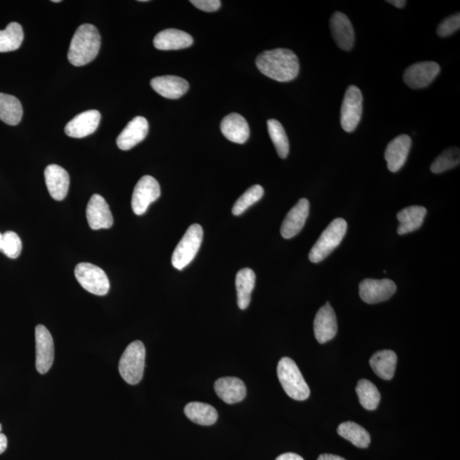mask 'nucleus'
I'll list each match as a JSON object with an SVG mask.
<instances>
[{
	"instance_id": "nucleus-1",
	"label": "nucleus",
	"mask_w": 460,
	"mask_h": 460,
	"mask_svg": "<svg viewBox=\"0 0 460 460\" xmlns=\"http://www.w3.org/2000/svg\"><path fill=\"white\" fill-rule=\"evenodd\" d=\"M257 68L265 76L280 82L295 80L300 73V61L295 52L288 49L266 51L258 55Z\"/></svg>"
},
{
	"instance_id": "nucleus-2",
	"label": "nucleus",
	"mask_w": 460,
	"mask_h": 460,
	"mask_svg": "<svg viewBox=\"0 0 460 460\" xmlns=\"http://www.w3.org/2000/svg\"><path fill=\"white\" fill-rule=\"evenodd\" d=\"M101 47V37L98 29L91 24H82L72 39L68 58L73 66L81 67L93 61Z\"/></svg>"
},
{
	"instance_id": "nucleus-3",
	"label": "nucleus",
	"mask_w": 460,
	"mask_h": 460,
	"mask_svg": "<svg viewBox=\"0 0 460 460\" xmlns=\"http://www.w3.org/2000/svg\"><path fill=\"white\" fill-rule=\"evenodd\" d=\"M277 375L280 383L288 397L296 401H305L309 398V385L307 384L300 368L291 358L280 359L277 367Z\"/></svg>"
},
{
	"instance_id": "nucleus-4",
	"label": "nucleus",
	"mask_w": 460,
	"mask_h": 460,
	"mask_svg": "<svg viewBox=\"0 0 460 460\" xmlns=\"http://www.w3.org/2000/svg\"><path fill=\"white\" fill-rule=\"evenodd\" d=\"M347 231V223L343 218H336L332 221L318 240L314 245L309 254L310 262L314 264L322 262L339 247Z\"/></svg>"
},
{
	"instance_id": "nucleus-5",
	"label": "nucleus",
	"mask_w": 460,
	"mask_h": 460,
	"mask_svg": "<svg viewBox=\"0 0 460 460\" xmlns=\"http://www.w3.org/2000/svg\"><path fill=\"white\" fill-rule=\"evenodd\" d=\"M146 350L141 341H134L127 346L119 363L122 379L135 385L142 380L145 367Z\"/></svg>"
},
{
	"instance_id": "nucleus-6",
	"label": "nucleus",
	"mask_w": 460,
	"mask_h": 460,
	"mask_svg": "<svg viewBox=\"0 0 460 460\" xmlns=\"http://www.w3.org/2000/svg\"><path fill=\"white\" fill-rule=\"evenodd\" d=\"M203 240V229L199 225H193L183 236L172 257L175 269L182 270L194 260Z\"/></svg>"
},
{
	"instance_id": "nucleus-7",
	"label": "nucleus",
	"mask_w": 460,
	"mask_h": 460,
	"mask_svg": "<svg viewBox=\"0 0 460 460\" xmlns=\"http://www.w3.org/2000/svg\"><path fill=\"white\" fill-rule=\"evenodd\" d=\"M76 277L86 291L92 295H106L111 287L106 273L99 267L90 262H81L74 270Z\"/></svg>"
},
{
	"instance_id": "nucleus-8",
	"label": "nucleus",
	"mask_w": 460,
	"mask_h": 460,
	"mask_svg": "<svg viewBox=\"0 0 460 460\" xmlns=\"http://www.w3.org/2000/svg\"><path fill=\"white\" fill-rule=\"evenodd\" d=\"M363 96L356 86H350L346 90L342 103L340 123L346 133H352L357 129L362 115Z\"/></svg>"
},
{
	"instance_id": "nucleus-9",
	"label": "nucleus",
	"mask_w": 460,
	"mask_h": 460,
	"mask_svg": "<svg viewBox=\"0 0 460 460\" xmlns=\"http://www.w3.org/2000/svg\"><path fill=\"white\" fill-rule=\"evenodd\" d=\"M160 187L155 178L151 176H144L135 186L131 207L136 215L141 216L145 213L150 205L159 199Z\"/></svg>"
},
{
	"instance_id": "nucleus-10",
	"label": "nucleus",
	"mask_w": 460,
	"mask_h": 460,
	"mask_svg": "<svg viewBox=\"0 0 460 460\" xmlns=\"http://www.w3.org/2000/svg\"><path fill=\"white\" fill-rule=\"evenodd\" d=\"M441 71L435 61H421L405 70L403 80L412 89H422L431 85Z\"/></svg>"
},
{
	"instance_id": "nucleus-11",
	"label": "nucleus",
	"mask_w": 460,
	"mask_h": 460,
	"mask_svg": "<svg viewBox=\"0 0 460 460\" xmlns=\"http://www.w3.org/2000/svg\"><path fill=\"white\" fill-rule=\"evenodd\" d=\"M359 290L365 303L374 305L391 299L397 291V285L389 279H366L361 282Z\"/></svg>"
},
{
	"instance_id": "nucleus-12",
	"label": "nucleus",
	"mask_w": 460,
	"mask_h": 460,
	"mask_svg": "<svg viewBox=\"0 0 460 460\" xmlns=\"http://www.w3.org/2000/svg\"><path fill=\"white\" fill-rule=\"evenodd\" d=\"M35 339H36V369L39 374H45L53 364V339L45 326L38 325L35 328Z\"/></svg>"
},
{
	"instance_id": "nucleus-13",
	"label": "nucleus",
	"mask_w": 460,
	"mask_h": 460,
	"mask_svg": "<svg viewBox=\"0 0 460 460\" xmlns=\"http://www.w3.org/2000/svg\"><path fill=\"white\" fill-rule=\"evenodd\" d=\"M86 218L91 229H109L113 225V218L109 205L103 196L93 195L86 208Z\"/></svg>"
},
{
	"instance_id": "nucleus-14",
	"label": "nucleus",
	"mask_w": 460,
	"mask_h": 460,
	"mask_svg": "<svg viewBox=\"0 0 460 460\" xmlns=\"http://www.w3.org/2000/svg\"><path fill=\"white\" fill-rule=\"evenodd\" d=\"M315 339L320 344H325L337 334V322L334 309L329 303L322 307L315 315L314 321Z\"/></svg>"
},
{
	"instance_id": "nucleus-15",
	"label": "nucleus",
	"mask_w": 460,
	"mask_h": 460,
	"mask_svg": "<svg viewBox=\"0 0 460 460\" xmlns=\"http://www.w3.org/2000/svg\"><path fill=\"white\" fill-rule=\"evenodd\" d=\"M310 213V203L307 199H301L285 218L280 234L285 239L295 237L303 229Z\"/></svg>"
},
{
	"instance_id": "nucleus-16",
	"label": "nucleus",
	"mask_w": 460,
	"mask_h": 460,
	"mask_svg": "<svg viewBox=\"0 0 460 460\" xmlns=\"http://www.w3.org/2000/svg\"><path fill=\"white\" fill-rule=\"evenodd\" d=\"M411 146V138L405 134L398 136L388 144L384 158L387 162L388 169L392 173L398 172L404 165L409 157Z\"/></svg>"
},
{
	"instance_id": "nucleus-17",
	"label": "nucleus",
	"mask_w": 460,
	"mask_h": 460,
	"mask_svg": "<svg viewBox=\"0 0 460 460\" xmlns=\"http://www.w3.org/2000/svg\"><path fill=\"white\" fill-rule=\"evenodd\" d=\"M332 37L341 50L349 51L354 44V31L352 21L342 12H335L330 20Z\"/></svg>"
},
{
	"instance_id": "nucleus-18",
	"label": "nucleus",
	"mask_w": 460,
	"mask_h": 460,
	"mask_svg": "<svg viewBox=\"0 0 460 460\" xmlns=\"http://www.w3.org/2000/svg\"><path fill=\"white\" fill-rule=\"evenodd\" d=\"M101 115L98 111L83 112L74 117L65 126V133L73 138H86L98 129Z\"/></svg>"
},
{
	"instance_id": "nucleus-19",
	"label": "nucleus",
	"mask_w": 460,
	"mask_h": 460,
	"mask_svg": "<svg viewBox=\"0 0 460 460\" xmlns=\"http://www.w3.org/2000/svg\"><path fill=\"white\" fill-rule=\"evenodd\" d=\"M148 133L145 118L138 116L131 121L117 138V145L122 150H129L143 141Z\"/></svg>"
},
{
	"instance_id": "nucleus-20",
	"label": "nucleus",
	"mask_w": 460,
	"mask_h": 460,
	"mask_svg": "<svg viewBox=\"0 0 460 460\" xmlns=\"http://www.w3.org/2000/svg\"><path fill=\"white\" fill-rule=\"evenodd\" d=\"M46 183L51 196L55 200H63L68 195L70 178L65 169L58 165H48L45 170Z\"/></svg>"
},
{
	"instance_id": "nucleus-21",
	"label": "nucleus",
	"mask_w": 460,
	"mask_h": 460,
	"mask_svg": "<svg viewBox=\"0 0 460 460\" xmlns=\"http://www.w3.org/2000/svg\"><path fill=\"white\" fill-rule=\"evenodd\" d=\"M215 392L228 404H235L244 400L247 396V387L242 379L235 377L219 379L214 384Z\"/></svg>"
},
{
	"instance_id": "nucleus-22",
	"label": "nucleus",
	"mask_w": 460,
	"mask_h": 460,
	"mask_svg": "<svg viewBox=\"0 0 460 460\" xmlns=\"http://www.w3.org/2000/svg\"><path fill=\"white\" fill-rule=\"evenodd\" d=\"M150 85L158 94L168 99L180 98L190 88L184 78L172 76L153 78Z\"/></svg>"
},
{
	"instance_id": "nucleus-23",
	"label": "nucleus",
	"mask_w": 460,
	"mask_h": 460,
	"mask_svg": "<svg viewBox=\"0 0 460 460\" xmlns=\"http://www.w3.org/2000/svg\"><path fill=\"white\" fill-rule=\"evenodd\" d=\"M191 35L178 29L161 31L153 39V46L158 50L173 51L185 49L193 44Z\"/></svg>"
},
{
	"instance_id": "nucleus-24",
	"label": "nucleus",
	"mask_w": 460,
	"mask_h": 460,
	"mask_svg": "<svg viewBox=\"0 0 460 460\" xmlns=\"http://www.w3.org/2000/svg\"><path fill=\"white\" fill-rule=\"evenodd\" d=\"M222 133L230 141L242 144L250 136L248 123L239 113H230L221 123Z\"/></svg>"
},
{
	"instance_id": "nucleus-25",
	"label": "nucleus",
	"mask_w": 460,
	"mask_h": 460,
	"mask_svg": "<svg viewBox=\"0 0 460 460\" xmlns=\"http://www.w3.org/2000/svg\"><path fill=\"white\" fill-rule=\"evenodd\" d=\"M427 210L419 205H414L402 210L397 214L400 225L398 227V235H402L418 230L422 226Z\"/></svg>"
},
{
	"instance_id": "nucleus-26",
	"label": "nucleus",
	"mask_w": 460,
	"mask_h": 460,
	"mask_svg": "<svg viewBox=\"0 0 460 460\" xmlns=\"http://www.w3.org/2000/svg\"><path fill=\"white\" fill-rule=\"evenodd\" d=\"M369 363L377 376L384 380H391L396 372L397 354L392 350H381L371 357Z\"/></svg>"
},
{
	"instance_id": "nucleus-27",
	"label": "nucleus",
	"mask_w": 460,
	"mask_h": 460,
	"mask_svg": "<svg viewBox=\"0 0 460 460\" xmlns=\"http://www.w3.org/2000/svg\"><path fill=\"white\" fill-rule=\"evenodd\" d=\"M184 414L192 422L204 426H213L218 418V412L213 406L198 402L188 403Z\"/></svg>"
},
{
	"instance_id": "nucleus-28",
	"label": "nucleus",
	"mask_w": 460,
	"mask_h": 460,
	"mask_svg": "<svg viewBox=\"0 0 460 460\" xmlns=\"http://www.w3.org/2000/svg\"><path fill=\"white\" fill-rule=\"evenodd\" d=\"M256 275L251 269H242L236 275L235 285L237 289L238 306L245 310L251 303V295L255 287Z\"/></svg>"
},
{
	"instance_id": "nucleus-29",
	"label": "nucleus",
	"mask_w": 460,
	"mask_h": 460,
	"mask_svg": "<svg viewBox=\"0 0 460 460\" xmlns=\"http://www.w3.org/2000/svg\"><path fill=\"white\" fill-rule=\"evenodd\" d=\"M23 115V106L16 96L0 93V120L7 125L16 126Z\"/></svg>"
},
{
	"instance_id": "nucleus-30",
	"label": "nucleus",
	"mask_w": 460,
	"mask_h": 460,
	"mask_svg": "<svg viewBox=\"0 0 460 460\" xmlns=\"http://www.w3.org/2000/svg\"><path fill=\"white\" fill-rule=\"evenodd\" d=\"M337 433L357 448L367 449L370 444L369 433L357 423L352 421L342 423L337 428Z\"/></svg>"
},
{
	"instance_id": "nucleus-31",
	"label": "nucleus",
	"mask_w": 460,
	"mask_h": 460,
	"mask_svg": "<svg viewBox=\"0 0 460 460\" xmlns=\"http://www.w3.org/2000/svg\"><path fill=\"white\" fill-rule=\"evenodd\" d=\"M24 39V29L19 24H8L6 29L0 30V52L14 51L19 49Z\"/></svg>"
},
{
	"instance_id": "nucleus-32",
	"label": "nucleus",
	"mask_w": 460,
	"mask_h": 460,
	"mask_svg": "<svg viewBox=\"0 0 460 460\" xmlns=\"http://www.w3.org/2000/svg\"><path fill=\"white\" fill-rule=\"evenodd\" d=\"M361 405L367 410H375L378 407L381 396L378 388L371 381L361 379L356 389Z\"/></svg>"
},
{
	"instance_id": "nucleus-33",
	"label": "nucleus",
	"mask_w": 460,
	"mask_h": 460,
	"mask_svg": "<svg viewBox=\"0 0 460 460\" xmlns=\"http://www.w3.org/2000/svg\"><path fill=\"white\" fill-rule=\"evenodd\" d=\"M271 140L282 159H286L289 153V141L284 127L278 121L271 119L267 122Z\"/></svg>"
},
{
	"instance_id": "nucleus-34",
	"label": "nucleus",
	"mask_w": 460,
	"mask_h": 460,
	"mask_svg": "<svg viewBox=\"0 0 460 460\" xmlns=\"http://www.w3.org/2000/svg\"><path fill=\"white\" fill-rule=\"evenodd\" d=\"M460 162L459 148L456 147L446 148L434 160L431 165L433 173L439 174L456 168Z\"/></svg>"
},
{
	"instance_id": "nucleus-35",
	"label": "nucleus",
	"mask_w": 460,
	"mask_h": 460,
	"mask_svg": "<svg viewBox=\"0 0 460 460\" xmlns=\"http://www.w3.org/2000/svg\"><path fill=\"white\" fill-rule=\"evenodd\" d=\"M264 188L260 185H254L249 188L248 190L245 191L237 200H236L233 209H232V213L235 215V216H239V215L242 214L245 210L251 207L253 204L257 203V201L262 198V195H264Z\"/></svg>"
},
{
	"instance_id": "nucleus-36",
	"label": "nucleus",
	"mask_w": 460,
	"mask_h": 460,
	"mask_svg": "<svg viewBox=\"0 0 460 460\" xmlns=\"http://www.w3.org/2000/svg\"><path fill=\"white\" fill-rule=\"evenodd\" d=\"M23 249V243L17 234L13 231H7L3 234V247L2 251L4 255L8 257L17 258L20 256Z\"/></svg>"
},
{
	"instance_id": "nucleus-37",
	"label": "nucleus",
	"mask_w": 460,
	"mask_h": 460,
	"mask_svg": "<svg viewBox=\"0 0 460 460\" xmlns=\"http://www.w3.org/2000/svg\"><path fill=\"white\" fill-rule=\"evenodd\" d=\"M459 28L460 14L457 13V14L451 16L442 21L440 25L438 26L436 32L440 37L445 38L457 32Z\"/></svg>"
},
{
	"instance_id": "nucleus-38",
	"label": "nucleus",
	"mask_w": 460,
	"mask_h": 460,
	"mask_svg": "<svg viewBox=\"0 0 460 460\" xmlns=\"http://www.w3.org/2000/svg\"><path fill=\"white\" fill-rule=\"evenodd\" d=\"M190 3L205 12L216 11L221 6V1L219 0H191Z\"/></svg>"
},
{
	"instance_id": "nucleus-39",
	"label": "nucleus",
	"mask_w": 460,
	"mask_h": 460,
	"mask_svg": "<svg viewBox=\"0 0 460 460\" xmlns=\"http://www.w3.org/2000/svg\"><path fill=\"white\" fill-rule=\"evenodd\" d=\"M275 460H305L299 454L293 453H287L280 455Z\"/></svg>"
},
{
	"instance_id": "nucleus-40",
	"label": "nucleus",
	"mask_w": 460,
	"mask_h": 460,
	"mask_svg": "<svg viewBox=\"0 0 460 460\" xmlns=\"http://www.w3.org/2000/svg\"><path fill=\"white\" fill-rule=\"evenodd\" d=\"M2 426L0 424V454H2L7 449V437L1 433Z\"/></svg>"
},
{
	"instance_id": "nucleus-41",
	"label": "nucleus",
	"mask_w": 460,
	"mask_h": 460,
	"mask_svg": "<svg viewBox=\"0 0 460 460\" xmlns=\"http://www.w3.org/2000/svg\"><path fill=\"white\" fill-rule=\"evenodd\" d=\"M317 460H346V459L340 456H337V455L322 454L321 456H320Z\"/></svg>"
},
{
	"instance_id": "nucleus-42",
	"label": "nucleus",
	"mask_w": 460,
	"mask_h": 460,
	"mask_svg": "<svg viewBox=\"0 0 460 460\" xmlns=\"http://www.w3.org/2000/svg\"><path fill=\"white\" fill-rule=\"evenodd\" d=\"M389 4H392V6H396L399 9H402L406 6L407 1L405 0H388Z\"/></svg>"
},
{
	"instance_id": "nucleus-43",
	"label": "nucleus",
	"mask_w": 460,
	"mask_h": 460,
	"mask_svg": "<svg viewBox=\"0 0 460 460\" xmlns=\"http://www.w3.org/2000/svg\"><path fill=\"white\" fill-rule=\"evenodd\" d=\"M3 247V234L0 233V252L2 251Z\"/></svg>"
},
{
	"instance_id": "nucleus-44",
	"label": "nucleus",
	"mask_w": 460,
	"mask_h": 460,
	"mask_svg": "<svg viewBox=\"0 0 460 460\" xmlns=\"http://www.w3.org/2000/svg\"><path fill=\"white\" fill-rule=\"evenodd\" d=\"M52 2H54V3H59V2H61V1H60V0H52Z\"/></svg>"
}]
</instances>
